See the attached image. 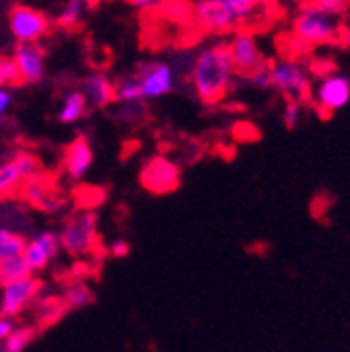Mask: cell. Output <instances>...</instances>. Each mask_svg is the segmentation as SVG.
Returning a JSON list of instances; mask_svg holds the SVG:
<instances>
[{"instance_id":"1","label":"cell","mask_w":350,"mask_h":352,"mask_svg":"<svg viewBox=\"0 0 350 352\" xmlns=\"http://www.w3.org/2000/svg\"><path fill=\"white\" fill-rule=\"evenodd\" d=\"M273 0H197L191 9V21L199 32L227 34L252 30L260 19L271 17Z\"/></svg>"},{"instance_id":"2","label":"cell","mask_w":350,"mask_h":352,"mask_svg":"<svg viewBox=\"0 0 350 352\" xmlns=\"http://www.w3.org/2000/svg\"><path fill=\"white\" fill-rule=\"evenodd\" d=\"M235 69L229 57L227 42H214L210 47H204L191 65V86L195 97L204 105H218L223 103L233 86Z\"/></svg>"},{"instance_id":"3","label":"cell","mask_w":350,"mask_h":352,"mask_svg":"<svg viewBox=\"0 0 350 352\" xmlns=\"http://www.w3.org/2000/svg\"><path fill=\"white\" fill-rule=\"evenodd\" d=\"M57 233L61 252L74 258H86L99 245V216L93 210H80L65 220Z\"/></svg>"},{"instance_id":"4","label":"cell","mask_w":350,"mask_h":352,"mask_svg":"<svg viewBox=\"0 0 350 352\" xmlns=\"http://www.w3.org/2000/svg\"><path fill=\"white\" fill-rule=\"evenodd\" d=\"M340 23L338 19L313 9L311 5H302L292 23V38L309 49H315L319 44L338 42Z\"/></svg>"},{"instance_id":"5","label":"cell","mask_w":350,"mask_h":352,"mask_svg":"<svg viewBox=\"0 0 350 352\" xmlns=\"http://www.w3.org/2000/svg\"><path fill=\"white\" fill-rule=\"evenodd\" d=\"M271 88L287 101L306 103L311 99V74L294 59H281L271 63Z\"/></svg>"},{"instance_id":"6","label":"cell","mask_w":350,"mask_h":352,"mask_svg":"<svg viewBox=\"0 0 350 352\" xmlns=\"http://www.w3.org/2000/svg\"><path fill=\"white\" fill-rule=\"evenodd\" d=\"M227 49H229V57H231L235 74L243 78H250L254 72H258L260 67H265L269 63L258 47L254 30H237L233 38L227 42Z\"/></svg>"},{"instance_id":"7","label":"cell","mask_w":350,"mask_h":352,"mask_svg":"<svg viewBox=\"0 0 350 352\" xmlns=\"http://www.w3.org/2000/svg\"><path fill=\"white\" fill-rule=\"evenodd\" d=\"M141 185L153 195L172 193L181 185V170L168 155H153L141 168Z\"/></svg>"},{"instance_id":"8","label":"cell","mask_w":350,"mask_h":352,"mask_svg":"<svg viewBox=\"0 0 350 352\" xmlns=\"http://www.w3.org/2000/svg\"><path fill=\"white\" fill-rule=\"evenodd\" d=\"M42 283L36 275L0 287V317L15 319L40 298Z\"/></svg>"},{"instance_id":"9","label":"cell","mask_w":350,"mask_h":352,"mask_svg":"<svg viewBox=\"0 0 350 352\" xmlns=\"http://www.w3.org/2000/svg\"><path fill=\"white\" fill-rule=\"evenodd\" d=\"M9 28L19 44H38L49 34L51 23L42 11L28 5H15L9 11Z\"/></svg>"},{"instance_id":"10","label":"cell","mask_w":350,"mask_h":352,"mask_svg":"<svg viewBox=\"0 0 350 352\" xmlns=\"http://www.w3.org/2000/svg\"><path fill=\"white\" fill-rule=\"evenodd\" d=\"M313 101L323 116L344 109L350 103V78L338 72L319 78V84L313 91Z\"/></svg>"},{"instance_id":"11","label":"cell","mask_w":350,"mask_h":352,"mask_svg":"<svg viewBox=\"0 0 350 352\" xmlns=\"http://www.w3.org/2000/svg\"><path fill=\"white\" fill-rule=\"evenodd\" d=\"M40 174V164L38 160L28 153L19 151L5 164H0V199H7L9 195L17 193L19 187L34 176Z\"/></svg>"},{"instance_id":"12","label":"cell","mask_w":350,"mask_h":352,"mask_svg":"<svg viewBox=\"0 0 350 352\" xmlns=\"http://www.w3.org/2000/svg\"><path fill=\"white\" fill-rule=\"evenodd\" d=\"M19 195L30 208H36L45 214H59L65 210V197L55 189V185L47 176H42V174L34 176V179H28L19 187Z\"/></svg>"},{"instance_id":"13","label":"cell","mask_w":350,"mask_h":352,"mask_svg":"<svg viewBox=\"0 0 350 352\" xmlns=\"http://www.w3.org/2000/svg\"><path fill=\"white\" fill-rule=\"evenodd\" d=\"M61 252V241H59V233L57 231H40L36 233L32 239H25V248L21 252L28 269L32 275L42 273L51 267V262L59 256Z\"/></svg>"},{"instance_id":"14","label":"cell","mask_w":350,"mask_h":352,"mask_svg":"<svg viewBox=\"0 0 350 352\" xmlns=\"http://www.w3.org/2000/svg\"><path fill=\"white\" fill-rule=\"evenodd\" d=\"M139 82H141V93L143 99H162L166 95L172 93L174 88V69L168 63L162 61H153V63H145L139 72Z\"/></svg>"},{"instance_id":"15","label":"cell","mask_w":350,"mask_h":352,"mask_svg":"<svg viewBox=\"0 0 350 352\" xmlns=\"http://www.w3.org/2000/svg\"><path fill=\"white\" fill-rule=\"evenodd\" d=\"M93 162H95L93 145L84 137L74 139L63 151V170L67 174V179H72L74 183H80L86 179V174L93 168Z\"/></svg>"},{"instance_id":"16","label":"cell","mask_w":350,"mask_h":352,"mask_svg":"<svg viewBox=\"0 0 350 352\" xmlns=\"http://www.w3.org/2000/svg\"><path fill=\"white\" fill-rule=\"evenodd\" d=\"M23 84H36L47 74V55L38 44H19L11 55Z\"/></svg>"},{"instance_id":"17","label":"cell","mask_w":350,"mask_h":352,"mask_svg":"<svg viewBox=\"0 0 350 352\" xmlns=\"http://www.w3.org/2000/svg\"><path fill=\"white\" fill-rule=\"evenodd\" d=\"M80 93L84 95L89 107H95V109H105L116 101L113 80L103 72H93V74L86 76L82 80Z\"/></svg>"},{"instance_id":"18","label":"cell","mask_w":350,"mask_h":352,"mask_svg":"<svg viewBox=\"0 0 350 352\" xmlns=\"http://www.w3.org/2000/svg\"><path fill=\"white\" fill-rule=\"evenodd\" d=\"M89 109L91 107L80 91H69L61 99V105L57 109V120L61 124H76V122H80L89 116Z\"/></svg>"},{"instance_id":"19","label":"cell","mask_w":350,"mask_h":352,"mask_svg":"<svg viewBox=\"0 0 350 352\" xmlns=\"http://www.w3.org/2000/svg\"><path fill=\"white\" fill-rule=\"evenodd\" d=\"M113 93H116V101L124 103V105H137L143 99L141 93V82L137 74H126L120 76L113 82Z\"/></svg>"},{"instance_id":"20","label":"cell","mask_w":350,"mask_h":352,"mask_svg":"<svg viewBox=\"0 0 350 352\" xmlns=\"http://www.w3.org/2000/svg\"><path fill=\"white\" fill-rule=\"evenodd\" d=\"M61 302L67 311H82V308H86L93 302V289L84 281H74L65 287Z\"/></svg>"},{"instance_id":"21","label":"cell","mask_w":350,"mask_h":352,"mask_svg":"<svg viewBox=\"0 0 350 352\" xmlns=\"http://www.w3.org/2000/svg\"><path fill=\"white\" fill-rule=\"evenodd\" d=\"M23 248H25V237L19 231L0 225V262H5L13 256H21Z\"/></svg>"},{"instance_id":"22","label":"cell","mask_w":350,"mask_h":352,"mask_svg":"<svg viewBox=\"0 0 350 352\" xmlns=\"http://www.w3.org/2000/svg\"><path fill=\"white\" fill-rule=\"evenodd\" d=\"M95 5H97V0H67L65 7L61 9V13L57 17L59 25H63V28H76L82 21L84 13L89 11V9H93Z\"/></svg>"},{"instance_id":"23","label":"cell","mask_w":350,"mask_h":352,"mask_svg":"<svg viewBox=\"0 0 350 352\" xmlns=\"http://www.w3.org/2000/svg\"><path fill=\"white\" fill-rule=\"evenodd\" d=\"M30 269L23 260V256H13L5 262H0V287H5L13 281H19V279H25L30 277Z\"/></svg>"},{"instance_id":"24","label":"cell","mask_w":350,"mask_h":352,"mask_svg":"<svg viewBox=\"0 0 350 352\" xmlns=\"http://www.w3.org/2000/svg\"><path fill=\"white\" fill-rule=\"evenodd\" d=\"M32 342H34L32 327H15L13 333L3 342V350L5 352H25Z\"/></svg>"},{"instance_id":"25","label":"cell","mask_w":350,"mask_h":352,"mask_svg":"<svg viewBox=\"0 0 350 352\" xmlns=\"http://www.w3.org/2000/svg\"><path fill=\"white\" fill-rule=\"evenodd\" d=\"M21 84V78H19V72H17V65L13 61V57L9 55H0V88H7L11 91L13 86Z\"/></svg>"},{"instance_id":"26","label":"cell","mask_w":350,"mask_h":352,"mask_svg":"<svg viewBox=\"0 0 350 352\" xmlns=\"http://www.w3.org/2000/svg\"><path fill=\"white\" fill-rule=\"evenodd\" d=\"M306 5H311L313 9L338 19L340 15H344L350 7V0H306Z\"/></svg>"},{"instance_id":"27","label":"cell","mask_w":350,"mask_h":352,"mask_svg":"<svg viewBox=\"0 0 350 352\" xmlns=\"http://www.w3.org/2000/svg\"><path fill=\"white\" fill-rule=\"evenodd\" d=\"M61 308H63L61 298H38L36 300V311H38V315L42 319H47V321L57 319V315L61 313Z\"/></svg>"},{"instance_id":"28","label":"cell","mask_w":350,"mask_h":352,"mask_svg":"<svg viewBox=\"0 0 350 352\" xmlns=\"http://www.w3.org/2000/svg\"><path fill=\"white\" fill-rule=\"evenodd\" d=\"M304 122V103L298 101H287L285 109H283V124L287 130H296L300 128V124Z\"/></svg>"},{"instance_id":"29","label":"cell","mask_w":350,"mask_h":352,"mask_svg":"<svg viewBox=\"0 0 350 352\" xmlns=\"http://www.w3.org/2000/svg\"><path fill=\"white\" fill-rule=\"evenodd\" d=\"M248 80H250L254 86L262 88V91H267V88H271V63H267L265 67H260L258 72H254Z\"/></svg>"},{"instance_id":"30","label":"cell","mask_w":350,"mask_h":352,"mask_svg":"<svg viewBox=\"0 0 350 352\" xmlns=\"http://www.w3.org/2000/svg\"><path fill=\"white\" fill-rule=\"evenodd\" d=\"M309 72H311L313 76H317V78H325V76L333 74L336 67H333V61H331V59H315V61L311 63Z\"/></svg>"},{"instance_id":"31","label":"cell","mask_w":350,"mask_h":352,"mask_svg":"<svg viewBox=\"0 0 350 352\" xmlns=\"http://www.w3.org/2000/svg\"><path fill=\"white\" fill-rule=\"evenodd\" d=\"M11 107H13V93L7 91V88H0V126L5 124Z\"/></svg>"},{"instance_id":"32","label":"cell","mask_w":350,"mask_h":352,"mask_svg":"<svg viewBox=\"0 0 350 352\" xmlns=\"http://www.w3.org/2000/svg\"><path fill=\"white\" fill-rule=\"evenodd\" d=\"M107 254H109L111 258H126V256L130 254V245H128V241H124V239H113V241L107 245Z\"/></svg>"},{"instance_id":"33","label":"cell","mask_w":350,"mask_h":352,"mask_svg":"<svg viewBox=\"0 0 350 352\" xmlns=\"http://www.w3.org/2000/svg\"><path fill=\"white\" fill-rule=\"evenodd\" d=\"M128 5H133L137 9H143V11H149V9H157V7H164L168 5L170 0H126Z\"/></svg>"},{"instance_id":"34","label":"cell","mask_w":350,"mask_h":352,"mask_svg":"<svg viewBox=\"0 0 350 352\" xmlns=\"http://www.w3.org/2000/svg\"><path fill=\"white\" fill-rule=\"evenodd\" d=\"M15 327H17V325H15L13 319H9V317H0V344H3V342L13 333Z\"/></svg>"},{"instance_id":"35","label":"cell","mask_w":350,"mask_h":352,"mask_svg":"<svg viewBox=\"0 0 350 352\" xmlns=\"http://www.w3.org/2000/svg\"><path fill=\"white\" fill-rule=\"evenodd\" d=\"M338 44H342V47L346 49V51H350V19L344 23V25H340V36H338Z\"/></svg>"}]
</instances>
